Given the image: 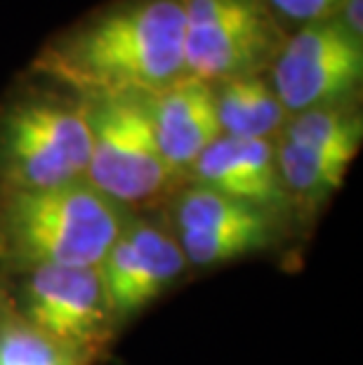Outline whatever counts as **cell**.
Segmentation results:
<instances>
[{"instance_id":"cell-15","label":"cell","mask_w":363,"mask_h":365,"mask_svg":"<svg viewBox=\"0 0 363 365\" xmlns=\"http://www.w3.org/2000/svg\"><path fill=\"white\" fill-rule=\"evenodd\" d=\"M269 5L276 14H283L285 19L307 24V21L335 17L339 0H269Z\"/></svg>"},{"instance_id":"cell-7","label":"cell","mask_w":363,"mask_h":365,"mask_svg":"<svg viewBox=\"0 0 363 365\" xmlns=\"http://www.w3.org/2000/svg\"><path fill=\"white\" fill-rule=\"evenodd\" d=\"M267 78L288 115L347 106L363 81V43L337 17L307 21L285 38Z\"/></svg>"},{"instance_id":"cell-9","label":"cell","mask_w":363,"mask_h":365,"mask_svg":"<svg viewBox=\"0 0 363 365\" xmlns=\"http://www.w3.org/2000/svg\"><path fill=\"white\" fill-rule=\"evenodd\" d=\"M187 269L189 264L170 229L144 212H128L97 267L118 330L163 297Z\"/></svg>"},{"instance_id":"cell-1","label":"cell","mask_w":363,"mask_h":365,"mask_svg":"<svg viewBox=\"0 0 363 365\" xmlns=\"http://www.w3.org/2000/svg\"><path fill=\"white\" fill-rule=\"evenodd\" d=\"M43 83L85 99L151 97L187 76L182 0H113L50 38L31 61Z\"/></svg>"},{"instance_id":"cell-2","label":"cell","mask_w":363,"mask_h":365,"mask_svg":"<svg viewBox=\"0 0 363 365\" xmlns=\"http://www.w3.org/2000/svg\"><path fill=\"white\" fill-rule=\"evenodd\" d=\"M126 215L88 182L0 191V278L43 267H99Z\"/></svg>"},{"instance_id":"cell-14","label":"cell","mask_w":363,"mask_h":365,"mask_svg":"<svg viewBox=\"0 0 363 365\" xmlns=\"http://www.w3.org/2000/svg\"><path fill=\"white\" fill-rule=\"evenodd\" d=\"M0 365H92L34 328L0 283Z\"/></svg>"},{"instance_id":"cell-16","label":"cell","mask_w":363,"mask_h":365,"mask_svg":"<svg viewBox=\"0 0 363 365\" xmlns=\"http://www.w3.org/2000/svg\"><path fill=\"white\" fill-rule=\"evenodd\" d=\"M361 5H363V0H339V5H337V14L335 17L342 21V24L352 31L354 36H359L363 34V17H361Z\"/></svg>"},{"instance_id":"cell-5","label":"cell","mask_w":363,"mask_h":365,"mask_svg":"<svg viewBox=\"0 0 363 365\" xmlns=\"http://www.w3.org/2000/svg\"><path fill=\"white\" fill-rule=\"evenodd\" d=\"M189 78L218 85L267 73L288 34L269 0H182Z\"/></svg>"},{"instance_id":"cell-8","label":"cell","mask_w":363,"mask_h":365,"mask_svg":"<svg viewBox=\"0 0 363 365\" xmlns=\"http://www.w3.org/2000/svg\"><path fill=\"white\" fill-rule=\"evenodd\" d=\"M168 229L187 264L196 269L262 255L281 234L279 215L191 184L173 196Z\"/></svg>"},{"instance_id":"cell-11","label":"cell","mask_w":363,"mask_h":365,"mask_svg":"<svg viewBox=\"0 0 363 365\" xmlns=\"http://www.w3.org/2000/svg\"><path fill=\"white\" fill-rule=\"evenodd\" d=\"M144 102L160 153L187 184L196 158L222 137L213 85L184 76Z\"/></svg>"},{"instance_id":"cell-12","label":"cell","mask_w":363,"mask_h":365,"mask_svg":"<svg viewBox=\"0 0 363 365\" xmlns=\"http://www.w3.org/2000/svg\"><path fill=\"white\" fill-rule=\"evenodd\" d=\"M222 137L274 142L290 118L267 73L241 76L213 85Z\"/></svg>"},{"instance_id":"cell-4","label":"cell","mask_w":363,"mask_h":365,"mask_svg":"<svg viewBox=\"0 0 363 365\" xmlns=\"http://www.w3.org/2000/svg\"><path fill=\"white\" fill-rule=\"evenodd\" d=\"M92 153L85 182L126 212L173 198L184 180L158 149L144 97L90 99Z\"/></svg>"},{"instance_id":"cell-10","label":"cell","mask_w":363,"mask_h":365,"mask_svg":"<svg viewBox=\"0 0 363 365\" xmlns=\"http://www.w3.org/2000/svg\"><path fill=\"white\" fill-rule=\"evenodd\" d=\"M187 184L274 215H283L290 207L276 165L274 142L269 139L220 137L191 165Z\"/></svg>"},{"instance_id":"cell-6","label":"cell","mask_w":363,"mask_h":365,"mask_svg":"<svg viewBox=\"0 0 363 365\" xmlns=\"http://www.w3.org/2000/svg\"><path fill=\"white\" fill-rule=\"evenodd\" d=\"M26 321L68 351L97 365L118 332L97 267H43L0 278Z\"/></svg>"},{"instance_id":"cell-3","label":"cell","mask_w":363,"mask_h":365,"mask_svg":"<svg viewBox=\"0 0 363 365\" xmlns=\"http://www.w3.org/2000/svg\"><path fill=\"white\" fill-rule=\"evenodd\" d=\"M90 153L85 99L45 83L0 106V191L85 182Z\"/></svg>"},{"instance_id":"cell-13","label":"cell","mask_w":363,"mask_h":365,"mask_svg":"<svg viewBox=\"0 0 363 365\" xmlns=\"http://www.w3.org/2000/svg\"><path fill=\"white\" fill-rule=\"evenodd\" d=\"M276 137H283L288 142H295L309 151L319 153V156L352 168L361 149L363 120L354 104L312 108V111L290 115Z\"/></svg>"}]
</instances>
